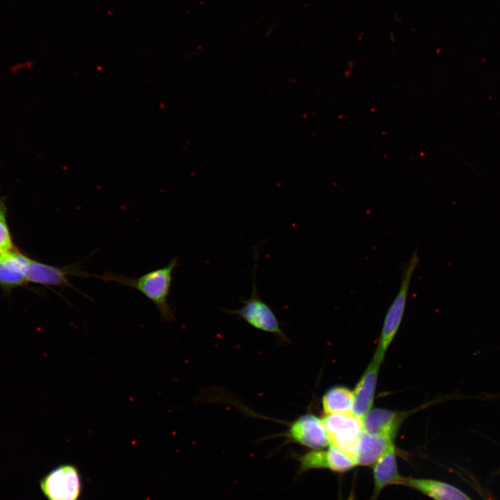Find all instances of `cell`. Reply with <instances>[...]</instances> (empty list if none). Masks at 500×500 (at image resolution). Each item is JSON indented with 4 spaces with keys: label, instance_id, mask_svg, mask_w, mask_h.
Listing matches in <instances>:
<instances>
[{
    "label": "cell",
    "instance_id": "obj_1",
    "mask_svg": "<svg viewBox=\"0 0 500 500\" xmlns=\"http://www.w3.org/2000/svg\"><path fill=\"white\" fill-rule=\"evenodd\" d=\"M178 266V258H174L167 265L139 277H131L108 270L101 275L90 274V276L139 291L153 303L161 320L169 322L175 319L174 311L168 302V297L170 295L173 274Z\"/></svg>",
    "mask_w": 500,
    "mask_h": 500
},
{
    "label": "cell",
    "instance_id": "obj_2",
    "mask_svg": "<svg viewBox=\"0 0 500 500\" xmlns=\"http://www.w3.org/2000/svg\"><path fill=\"white\" fill-rule=\"evenodd\" d=\"M419 262L418 251L415 250L410 259L402 266L400 286L386 312L378 347L374 356L381 361L403 319L410 282Z\"/></svg>",
    "mask_w": 500,
    "mask_h": 500
},
{
    "label": "cell",
    "instance_id": "obj_3",
    "mask_svg": "<svg viewBox=\"0 0 500 500\" xmlns=\"http://www.w3.org/2000/svg\"><path fill=\"white\" fill-rule=\"evenodd\" d=\"M255 265L252 271V292L251 297L242 301V306L238 310H224L227 314L235 315L252 327L275 334L288 342L281 328L279 322L273 310L259 296L256 283L258 250L254 248Z\"/></svg>",
    "mask_w": 500,
    "mask_h": 500
},
{
    "label": "cell",
    "instance_id": "obj_4",
    "mask_svg": "<svg viewBox=\"0 0 500 500\" xmlns=\"http://www.w3.org/2000/svg\"><path fill=\"white\" fill-rule=\"evenodd\" d=\"M322 421L330 444L340 449L354 459L360 438L364 432L362 419L350 412L326 414Z\"/></svg>",
    "mask_w": 500,
    "mask_h": 500
},
{
    "label": "cell",
    "instance_id": "obj_5",
    "mask_svg": "<svg viewBox=\"0 0 500 500\" xmlns=\"http://www.w3.org/2000/svg\"><path fill=\"white\" fill-rule=\"evenodd\" d=\"M40 488L47 500H78L82 492L80 472L72 464L60 465L42 477Z\"/></svg>",
    "mask_w": 500,
    "mask_h": 500
},
{
    "label": "cell",
    "instance_id": "obj_6",
    "mask_svg": "<svg viewBox=\"0 0 500 500\" xmlns=\"http://www.w3.org/2000/svg\"><path fill=\"white\" fill-rule=\"evenodd\" d=\"M24 275L26 282L46 286L72 288L77 290L70 283L68 276L88 277L90 274L83 271L78 263L58 267L32 259L23 254Z\"/></svg>",
    "mask_w": 500,
    "mask_h": 500
},
{
    "label": "cell",
    "instance_id": "obj_7",
    "mask_svg": "<svg viewBox=\"0 0 500 500\" xmlns=\"http://www.w3.org/2000/svg\"><path fill=\"white\" fill-rule=\"evenodd\" d=\"M287 436L290 440L311 449H322L330 444L322 419L312 414H305L293 422Z\"/></svg>",
    "mask_w": 500,
    "mask_h": 500
},
{
    "label": "cell",
    "instance_id": "obj_8",
    "mask_svg": "<svg viewBox=\"0 0 500 500\" xmlns=\"http://www.w3.org/2000/svg\"><path fill=\"white\" fill-rule=\"evenodd\" d=\"M374 490L371 500H376L381 491L388 485H401L404 476L398 470L394 444L372 465Z\"/></svg>",
    "mask_w": 500,
    "mask_h": 500
},
{
    "label": "cell",
    "instance_id": "obj_9",
    "mask_svg": "<svg viewBox=\"0 0 500 500\" xmlns=\"http://www.w3.org/2000/svg\"><path fill=\"white\" fill-rule=\"evenodd\" d=\"M381 362V360L373 357L353 392V412L362 419L371 410L373 404Z\"/></svg>",
    "mask_w": 500,
    "mask_h": 500
},
{
    "label": "cell",
    "instance_id": "obj_10",
    "mask_svg": "<svg viewBox=\"0 0 500 500\" xmlns=\"http://www.w3.org/2000/svg\"><path fill=\"white\" fill-rule=\"evenodd\" d=\"M401 485L411 488L433 500H474L457 487L435 479L404 476Z\"/></svg>",
    "mask_w": 500,
    "mask_h": 500
},
{
    "label": "cell",
    "instance_id": "obj_11",
    "mask_svg": "<svg viewBox=\"0 0 500 500\" xmlns=\"http://www.w3.org/2000/svg\"><path fill=\"white\" fill-rule=\"evenodd\" d=\"M394 438L380 433L363 432L354 457L357 466H370L393 444Z\"/></svg>",
    "mask_w": 500,
    "mask_h": 500
},
{
    "label": "cell",
    "instance_id": "obj_12",
    "mask_svg": "<svg viewBox=\"0 0 500 500\" xmlns=\"http://www.w3.org/2000/svg\"><path fill=\"white\" fill-rule=\"evenodd\" d=\"M403 417L396 412L384 409H371L362 418L364 431L380 433L395 438Z\"/></svg>",
    "mask_w": 500,
    "mask_h": 500
},
{
    "label": "cell",
    "instance_id": "obj_13",
    "mask_svg": "<svg viewBox=\"0 0 500 500\" xmlns=\"http://www.w3.org/2000/svg\"><path fill=\"white\" fill-rule=\"evenodd\" d=\"M23 253L16 249L6 254L0 255V285L11 289L26 282Z\"/></svg>",
    "mask_w": 500,
    "mask_h": 500
},
{
    "label": "cell",
    "instance_id": "obj_14",
    "mask_svg": "<svg viewBox=\"0 0 500 500\" xmlns=\"http://www.w3.org/2000/svg\"><path fill=\"white\" fill-rule=\"evenodd\" d=\"M322 403L325 414L353 412V392L344 386H334L326 392Z\"/></svg>",
    "mask_w": 500,
    "mask_h": 500
},
{
    "label": "cell",
    "instance_id": "obj_15",
    "mask_svg": "<svg viewBox=\"0 0 500 500\" xmlns=\"http://www.w3.org/2000/svg\"><path fill=\"white\" fill-rule=\"evenodd\" d=\"M300 463L299 472H305L310 469H329V458L327 450L312 449L297 458Z\"/></svg>",
    "mask_w": 500,
    "mask_h": 500
},
{
    "label": "cell",
    "instance_id": "obj_16",
    "mask_svg": "<svg viewBox=\"0 0 500 500\" xmlns=\"http://www.w3.org/2000/svg\"><path fill=\"white\" fill-rule=\"evenodd\" d=\"M15 249L6 218H0V255L8 253Z\"/></svg>",
    "mask_w": 500,
    "mask_h": 500
},
{
    "label": "cell",
    "instance_id": "obj_17",
    "mask_svg": "<svg viewBox=\"0 0 500 500\" xmlns=\"http://www.w3.org/2000/svg\"><path fill=\"white\" fill-rule=\"evenodd\" d=\"M0 218H6V206L4 201L0 199Z\"/></svg>",
    "mask_w": 500,
    "mask_h": 500
},
{
    "label": "cell",
    "instance_id": "obj_18",
    "mask_svg": "<svg viewBox=\"0 0 500 500\" xmlns=\"http://www.w3.org/2000/svg\"><path fill=\"white\" fill-rule=\"evenodd\" d=\"M348 500H353V495L351 494V495L349 497V498Z\"/></svg>",
    "mask_w": 500,
    "mask_h": 500
},
{
    "label": "cell",
    "instance_id": "obj_19",
    "mask_svg": "<svg viewBox=\"0 0 500 500\" xmlns=\"http://www.w3.org/2000/svg\"><path fill=\"white\" fill-rule=\"evenodd\" d=\"M499 472H500V469H499Z\"/></svg>",
    "mask_w": 500,
    "mask_h": 500
},
{
    "label": "cell",
    "instance_id": "obj_20",
    "mask_svg": "<svg viewBox=\"0 0 500 500\" xmlns=\"http://www.w3.org/2000/svg\"><path fill=\"white\" fill-rule=\"evenodd\" d=\"M490 500H492V499H490Z\"/></svg>",
    "mask_w": 500,
    "mask_h": 500
}]
</instances>
